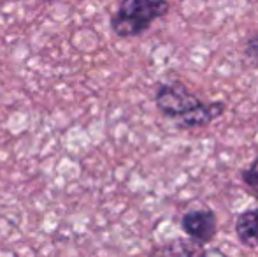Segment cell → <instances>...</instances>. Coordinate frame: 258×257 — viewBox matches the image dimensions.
I'll list each match as a JSON object with an SVG mask.
<instances>
[{
	"instance_id": "cell-1",
	"label": "cell",
	"mask_w": 258,
	"mask_h": 257,
	"mask_svg": "<svg viewBox=\"0 0 258 257\" xmlns=\"http://www.w3.org/2000/svg\"><path fill=\"white\" fill-rule=\"evenodd\" d=\"M170 0H119L111 18V30L116 37H139L151 28L156 20L167 16Z\"/></svg>"
},
{
	"instance_id": "cell-2",
	"label": "cell",
	"mask_w": 258,
	"mask_h": 257,
	"mask_svg": "<svg viewBox=\"0 0 258 257\" xmlns=\"http://www.w3.org/2000/svg\"><path fill=\"white\" fill-rule=\"evenodd\" d=\"M202 100L188 88L179 79L162 81L156 85L155 90V106L165 118L176 122L183 115L190 113L194 108H197Z\"/></svg>"
},
{
	"instance_id": "cell-3",
	"label": "cell",
	"mask_w": 258,
	"mask_h": 257,
	"mask_svg": "<svg viewBox=\"0 0 258 257\" xmlns=\"http://www.w3.org/2000/svg\"><path fill=\"white\" fill-rule=\"evenodd\" d=\"M181 229L199 245L211 243L218 233V219L216 213L209 208H195L188 210L181 217Z\"/></svg>"
},
{
	"instance_id": "cell-4",
	"label": "cell",
	"mask_w": 258,
	"mask_h": 257,
	"mask_svg": "<svg viewBox=\"0 0 258 257\" xmlns=\"http://www.w3.org/2000/svg\"><path fill=\"white\" fill-rule=\"evenodd\" d=\"M227 111V104L223 100H211L204 102L202 100L197 108L190 111V113L183 115L181 118L176 120V125L181 130H195V129H204L209 127L213 122H216L223 113Z\"/></svg>"
},
{
	"instance_id": "cell-5",
	"label": "cell",
	"mask_w": 258,
	"mask_h": 257,
	"mask_svg": "<svg viewBox=\"0 0 258 257\" xmlns=\"http://www.w3.org/2000/svg\"><path fill=\"white\" fill-rule=\"evenodd\" d=\"M235 234L244 247H258V208H248L239 213L235 219Z\"/></svg>"
},
{
	"instance_id": "cell-6",
	"label": "cell",
	"mask_w": 258,
	"mask_h": 257,
	"mask_svg": "<svg viewBox=\"0 0 258 257\" xmlns=\"http://www.w3.org/2000/svg\"><path fill=\"white\" fill-rule=\"evenodd\" d=\"M204 245L195 243L194 240L184 241V240H174L170 243L163 245L160 248H155L153 254H179V255H195V254H204Z\"/></svg>"
},
{
	"instance_id": "cell-7",
	"label": "cell",
	"mask_w": 258,
	"mask_h": 257,
	"mask_svg": "<svg viewBox=\"0 0 258 257\" xmlns=\"http://www.w3.org/2000/svg\"><path fill=\"white\" fill-rule=\"evenodd\" d=\"M241 182L246 187L248 192L258 197V155L253 159V162L241 171Z\"/></svg>"
},
{
	"instance_id": "cell-8",
	"label": "cell",
	"mask_w": 258,
	"mask_h": 257,
	"mask_svg": "<svg viewBox=\"0 0 258 257\" xmlns=\"http://www.w3.org/2000/svg\"><path fill=\"white\" fill-rule=\"evenodd\" d=\"M242 53H244L253 64L258 65V34L246 39L244 46H242Z\"/></svg>"
}]
</instances>
